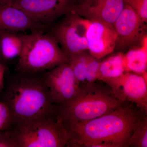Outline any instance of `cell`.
<instances>
[{
    "instance_id": "1",
    "label": "cell",
    "mask_w": 147,
    "mask_h": 147,
    "mask_svg": "<svg viewBox=\"0 0 147 147\" xmlns=\"http://www.w3.org/2000/svg\"><path fill=\"white\" fill-rule=\"evenodd\" d=\"M144 116L134 103L125 101L113 112L91 120L63 124L69 147H127L135 127Z\"/></svg>"
},
{
    "instance_id": "2",
    "label": "cell",
    "mask_w": 147,
    "mask_h": 147,
    "mask_svg": "<svg viewBox=\"0 0 147 147\" xmlns=\"http://www.w3.org/2000/svg\"><path fill=\"white\" fill-rule=\"evenodd\" d=\"M17 73L9 81L3 101L10 110L12 126L56 113L57 106L52 102L41 75Z\"/></svg>"
},
{
    "instance_id": "3",
    "label": "cell",
    "mask_w": 147,
    "mask_h": 147,
    "mask_svg": "<svg viewBox=\"0 0 147 147\" xmlns=\"http://www.w3.org/2000/svg\"><path fill=\"white\" fill-rule=\"evenodd\" d=\"M80 84L79 93L66 105L57 106V113L64 124L91 120L113 112L123 102L115 96L107 84Z\"/></svg>"
},
{
    "instance_id": "4",
    "label": "cell",
    "mask_w": 147,
    "mask_h": 147,
    "mask_svg": "<svg viewBox=\"0 0 147 147\" xmlns=\"http://www.w3.org/2000/svg\"><path fill=\"white\" fill-rule=\"evenodd\" d=\"M19 35L23 47L15 67L17 73L39 74L69 63L57 41L50 34L35 31Z\"/></svg>"
},
{
    "instance_id": "5",
    "label": "cell",
    "mask_w": 147,
    "mask_h": 147,
    "mask_svg": "<svg viewBox=\"0 0 147 147\" xmlns=\"http://www.w3.org/2000/svg\"><path fill=\"white\" fill-rule=\"evenodd\" d=\"M16 147H69V137L57 113L8 129Z\"/></svg>"
},
{
    "instance_id": "6",
    "label": "cell",
    "mask_w": 147,
    "mask_h": 147,
    "mask_svg": "<svg viewBox=\"0 0 147 147\" xmlns=\"http://www.w3.org/2000/svg\"><path fill=\"white\" fill-rule=\"evenodd\" d=\"M89 22L69 11L57 24L48 27L46 32L55 37L69 60L78 54L88 51L87 31Z\"/></svg>"
},
{
    "instance_id": "7",
    "label": "cell",
    "mask_w": 147,
    "mask_h": 147,
    "mask_svg": "<svg viewBox=\"0 0 147 147\" xmlns=\"http://www.w3.org/2000/svg\"><path fill=\"white\" fill-rule=\"evenodd\" d=\"M53 104L56 106L68 104L79 93L80 84L69 63L61 64L41 75Z\"/></svg>"
},
{
    "instance_id": "8",
    "label": "cell",
    "mask_w": 147,
    "mask_h": 147,
    "mask_svg": "<svg viewBox=\"0 0 147 147\" xmlns=\"http://www.w3.org/2000/svg\"><path fill=\"white\" fill-rule=\"evenodd\" d=\"M146 24L131 7L125 3L114 24L117 35L115 50L123 53L140 46L147 36Z\"/></svg>"
},
{
    "instance_id": "9",
    "label": "cell",
    "mask_w": 147,
    "mask_h": 147,
    "mask_svg": "<svg viewBox=\"0 0 147 147\" xmlns=\"http://www.w3.org/2000/svg\"><path fill=\"white\" fill-rule=\"evenodd\" d=\"M103 82L110 87L119 100L134 103L147 116V81L143 75L125 72Z\"/></svg>"
},
{
    "instance_id": "10",
    "label": "cell",
    "mask_w": 147,
    "mask_h": 147,
    "mask_svg": "<svg viewBox=\"0 0 147 147\" xmlns=\"http://www.w3.org/2000/svg\"><path fill=\"white\" fill-rule=\"evenodd\" d=\"M11 5L47 28L70 11L72 6L70 0H15Z\"/></svg>"
},
{
    "instance_id": "11",
    "label": "cell",
    "mask_w": 147,
    "mask_h": 147,
    "mask_svg": "<svg viewBox=\"0 0 147 147\" xmlns=\"http://www.w3.org/2000/svg\"><path fill=\"white\" fill-rule=\"evenodd\" d=\"M125 4L124 0H92L71 6L70 11L90 21L114 26Z\"/></svg>"
},
{
    "instance_id": "12",
    "label": "cell",
    "mask_w": 147,
    "mask_h": 147,
    "mask_svg": "<svg viewBox=\"0 0 147 147\" xmlns=\"http://www.w3.org/2000/svg\"><path fill=\"white\" fill-rule=\"evenodd\" d=\"M117 37L113 25L90 21L87 31L88 52L96 59H102L115 50Z\"/></svg>"
},
{
    "instance_id": "13",
    "label": "cell",
    "mask_w": 147,
    "mask_h": 147,
    "mask_svg": "<svg viewBox=\"0 0 147 147\" xmlns=\"http://www.w3.org/2000/svg\"><path fill=\"white\" fill-rule=\"evenodd\" d=\"M47 29L20 9L11 5L0 4V30L18 33L28 30L46 32Z\"/></svg>"
},
{
    "instance_id": "14",
    "label": "cell",
    "mask_w": 147,
    "mask_h": 147,
    "mask_svg": "<svg viewBox=\"0 0 147 147\" xmlns=\"http://www.w3.org/2000/svg\"><path fill=\"white\" fill-rule=\"evenodd\" d=\"M126 72L143 74L147 72V36L145 37L139 47L131 48L124 55Z\"/></svg>"
},
{
    "instance_id": "15",
    "label": "cell",
    "mask_w": 147,
    "mask_h": 147,
    "mask_svg": "<svg viewBox=\"0 0 147 147\" xmlns=\"http://www.w3.org/2000/svg\"><path fill=\"white\" fill-rule=\"evenodd\" d=\"M124 55L122 52L113 55L101 61L97 80L104 82L117 78L126 72L124 62Z\"/></svg>"
},
{
    "instance_id": "16",
    "label": "cell",
    "mask_w": 147,
    "mask_h": 147,
    "mask_svg": "<svg viewBox=\"0 0 147 147\" xmlns=\"http://www.w3.org/2000/svg\"><path fill=\"white\" fill-rule=\"evenodd\" d=\"M23 47L22 39L17 33L3 31L1 36V52L3 58L10 60L19 56Z\"/></svg>"
},
{
    "instance_id": "17",
    "label": "cell",
    "mask_w": 147,
    "mask_h": 147,
    "mask_svg": "<svg viewBox=\"0 0 147 147\" xmlns=\"http://www.w3.org/2000/svg\"><path fill=\"white\" fill-rule=\"evenodd\" d=\"M90 55L88 51H85L69 60V64L80 84L86 83L87 64Z\"/></svg>"
},
{
    "instance_id": "18",
    "label": "cell",
    "mask_w": 147,
    "mask_h": 147,
    "mask_svg": "<svg viewBox=\"0 0 147 147\" xmlns=\"http://www.w3.org/2000/svg\"><path fill=\"white\" fill-rule=\"evenodd\" d=\"M128 144L129 147H147L146 116H144L137 124L129 138Z\"/></svg>"
},
{
    "instance_id": "19",
    "label": "cell",
    "mask_w": 147,
    "mask_h": 147,
    "mask_svg": "<svg viewBox=\"0 0 147 147\" xmlns=\"http://www.w3.org/2000/svg\"><path fill=\"white\" fill-rule=\"evenodd\" d=\"M100 63L101 61L100 59H96L90 55L87 64L86 83H93L97 80L99 75Z\"/></svg>"
},
{
    "instance_id": "20",
    "label": "cell",
    "mask_w": 147,
    "mask_h": 147,
    "mask_svg": "<svg viewBox=\"0 0 147 147\" xmlns=\"http://www.w3.org/2000/svg\"><path fill=\"white\" fill-rule=\"evenodd\" d=\"M13 125L10 110L4 102H0V131H6Z\"/></svg>"
},
{
    "instance_id": "21",
    "label": "cell",
    "mask_w": 147,
    "mask_h": 147,
    "mask_svg": "<svg viewBox=\"0 0 147 147\" xmlns=\"http://www.w3.org/2000/svg\"><path fill=\"white\" fill-rule=\"evenodd\" d=\"M124 2L137 12L143 21L147 23V0H124Z\"/></svg>"
},
{
    "instance_id": "22",
    "label": "cell",
    "mask_w": 147,
    "mask_h": 147,
    "mask_svg": "<svg viewBox=\"0 0 147 147\" xmlns=\"http://www.w3.org/2000/svg\"><path fill=\"white\" fill-rule=\"evenodd\" d=\"M0 147H16L8 130L0 131Z\"/></svg>"
},
{
    "instance_id": "23",
    "label": "cell",
    "mask_w": 147,
    "mask_h": 147,
    "mask_svg": "<svg viewBox=\"0 0 147 147\" xmlns=\"http://www.w3.org/2000/svg\"><path fill=\"white\" fill-rule=\"evenodd\" d=\"M5 71V66L0 62V91L4 87V78Z\"/></svg>"
},
{
    "instance_id": "24",
    "label": "cell",
    "mask_w": 147,
    "mask_h": 147,
    "mask_svg": "<svg viewBox=\"0 0 147 147\" xmlns=\"http://www.w3.org/2000/svg\"><path fill=\"white\" fill-rule=\"evenodd\" d=\"M15 0H0V4L11 5Z\"/></svg>"
},
{
    "instance_id": "25",
    "label": "cell",
    "mask_w": 147,
    "mask_h": 147,
    "mask_svg": "<svg viewBox=\"0 0 147 147\" xmlns=\"http://www.w3.org/2000/svg\"><path fill=\"white\" fill-rule=\"evenodd\" d=\"M3 30H0V59L3 58L2 56L1 52V36Z\"/></svg>"
},
{
    "instance_id": "26",
    "label": "cell",
    "mask_w": 147,
    "mask_h": 147,
    "mask_svg": "<svg viewBox=\"0 0 147 147\" xmlns=\"http://www.w3.org/2000/svg\"><path fill=\"white\" fill-rule=\"evenodd\" d=\"M92 1V0H88V2L90 1Z\"/></svg>"
}]
</instances>
